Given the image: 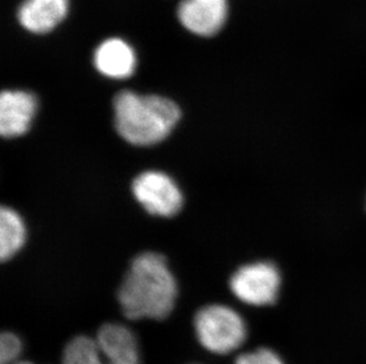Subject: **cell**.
<instances>
[{
    "label": "cell",
    "instance_id": "6da1fadb",
    "mask_svg": "<svg viewBox=\"0 0 366 364\" xmlns=\"http://www.w3.org/2000/svg\"><path fill=\"white\" fill-rule=\"evenodd\" d=\"M178 288L165 257L145 252L132 261L118 292L122 313L128 320H162L176 304Z\"/></svg>",
    "mask_w": 366,
    "mask_h": 364
},
{
    "label": "cell",
    "instance_id": "7a4b0ae2",
    "mask_svg": "<svg viewBox=\"0 0 366 364\" xmlns=\"http://www.w3.org/2000/svg\"><path fill=\"white\" fill-rule=\"evenodd\" d=\"M173 101L157 95H139L124 90L114 97L115 128L124 141L153 146L165 140L179 121Z\"/></svg>",
    "mask_w": 366,
    "mask_h": 364
},
{
    "label": "cell",
    "instance_id": "3957f363",
    "mask_svg": "<svg viewBox=\"0 0 366 364\" xmlns=\"http://www.w3.org/2000/svg\"><path fill=\"white\" fill-rule=\"evenodd\" d=\"M199 343L214 354H230L247 338V325L235 310L221 304L204 306L194 317Z\"/></svg>",
    "mask_w": 366,
    "mask_h": 364
},
{
    "label": "cell",
    "instance_id": "277c9868",
    "mask_svg": "<svg viewBox=\"0 0 366 364\" xmlns=\"http://www.w3.org/2000/svg\"><path fill=\"white\" fill-rule=\"evenodd\" d=\"M229 285L236 298L245 304L272 305L280 291V272L272 263H252L239 268L232 275Z\"/></svg>",
    "mask_w": 366,
    "mask_h": 364
},
{
    "label": "cell",
    "instance_id": "5b68a950",
    "mask_svg": "<svg viewBox=\"0 0 366 364\" xmlns=\"http://www.w3.org/2000/svg\"><path fill=\"white\" fill-rule=\"evenodd\" d=\"M135 199L149 214L173 217L183 206V194L171 176L149 171L135 178L132 185Z\"/></svg>",
    "mask_w": 366,
    "mask_h": 364
},
{
    "label": "cell",
    "instance_id": "8992f818",
    "mask_svg": "<svg viewBox=\"0 0 366 364\" xmlns=\"http://www.w3.org/2000/svg\"><path fill=\"white\" fill-rule=\"evenodd\" d=\"M228 11V0H183L178 6V18L194 35L211 37L224 26Z\"/></svg>",
    "mask_w": 366,
    "mask_h": 364
},
{
    "label": "cell",
    "instance_id": "52a82bcc",
    "mask_svg": "<svg viewBox=\"0 0 366 364\" xmlns=\"http://www.w3.org/2000/svg\"><path fill=\"white\" fill-rule=\"evenodd\" d=\"M37 100L23 90H5L0 96V134L5 138L24 135L31 126Z\"/></svg>",
    "mask_w": 366,
    "mask_h": 364
},
{
    "label": "cell",
    "instance_id": "ba28073f",
    "mask_svg": "<svg viewBox=\"0 0 366 364\" xmlns=\"http://www.w3.org/2000/svg\"><path fill=\"white\" fill-rule=\"evenodd\" d=\"M68 7V0H25L18 10V21L32 34H48L66 17Z\"/></svg>",
    "mask_w": 366,
    "mask_h": 364
},
{
    "label": "cell",
    "instance_id": "9c48e42d",
    "mask_svg": "<svg viewBox=\"0 0 366 364\" xmlns=\"http://www.w3.org/2000/svg\"><path fill=\"white\" fill-rule=\"evenodd\" d=\"M97 345L112 364H139L138 342L128 328L122 324L107 323L97 331Z\"/></svg>",
    "mask_w": 366,
    "mask_h": 364
},
{
    "label": "cell",
    "instance_id": "30bf717a",
    "mask_svg": "<svg viewBox=\"0 0 366 364\" xmlns=\"http://www.w3.org/2000/svg\"><path fill=\"white\" fill-rule=\"evenodd\" d=\"M94 64L99 73L109 79H124L134 74L137 57L131 45L119 38H111L97 46Z\"/></svg>",
    "mask_w": 366,
    "mask_h": 364
},
{
    "label": "cell",
    "instance_id": "8fae6325",
    "mask_svg": "<svg viewBox=\"0 0 366 364\" xmlns=\"http://www.w3.org/2000/svg\"><path fill=\"white\" fill-rule=\"evenodd\" d=\"M26 239V228L21 216L10 207L0 210V258L6 261L17 253Z\"/></svg>",
    "mask_w": 366,
    "mask_h": 364
},
{
    "label": "cell",
    "instance_id": "7c38bea8",
    "mask_svg": "<svg viewBox=\"0 0 366 364\" xmlns=\"http://www.w3.org/2000/svg\"><path fill=\"white\" fill-rule=\"evenodd\" d=\"M62 364H112L104 358L97 340L77 336L66 344L63 351Z\"/></svg>",
    "mask_w": 366,
    "mask_h": 364
},
{
    "label": "cell",
    "instance_id": "4fadbf2b",
    "mask_svg": "<svg viewBox=\"0 0 366 364\" xmlns=\"http://www.w3.org/2000/svg\"><path fill=\"white\" fill-rule=\"evenodd\" d=\"M21 353V342L14 333H4L0 337V364L17 362Z\"/></svg>",
    "mask_w": 366,
    "mask_h": 364
},
{
    "label": "cell",
    "instance_id": "5bb4252c",
    "mask_svg": "<svg viewBox=\"0 0 366 364\" xmlns=\"http://www.w3.org/2000/svg\"><path fill=\"white\" fill-rule=\"evenodd\" d=\"M235 364H285V362L275 351L267 348H259L256 350L239 355V358H236Z\"/></svg>",
    "mask_w": 366,
    "mask_h": 364
},
{
    "label": "cell",
    "instance_id": "9a60e30c",
    "mask_svg": "<svg viewBox=\"0 0 366 364\" xmlns=\"http://www.w3.org/2000/svg\"><path fill=\"white\" fill-rule=\"evenodd\" d=\"M11 364H34V363H31V362H28V361H17V362H14V363H11Z\"/></svg>",
    "mask_w": 366,
    "mask_h": 364
}]
</instances>
